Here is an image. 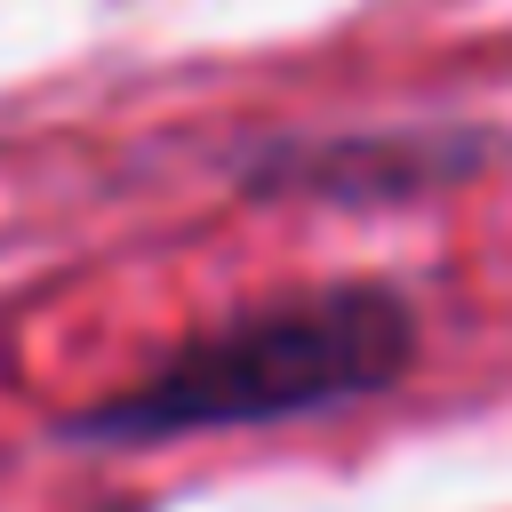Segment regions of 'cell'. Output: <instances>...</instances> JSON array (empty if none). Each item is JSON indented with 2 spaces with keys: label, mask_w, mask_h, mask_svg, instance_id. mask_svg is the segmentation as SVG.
<instances>
[{
  "label": "cell",
  "mask_w": 512,
  "mask_h": 512,
  "mask_svg": "<svg viewBox=\"0 0 512 512\" xmlns=\"http://www.w3.org/2000/svg\"><path fill=\"white\" fill-rule=\"evenodd\" d=\"M408 304L384 288H312L288 304H264L216 336H192L176 360H160L136 392L88 408L72 432L104 440H176L216 424H272L304 416L352 392H376L408 368Z\"/></svg>",
  "instance_id": "1"
}]
</instances>
